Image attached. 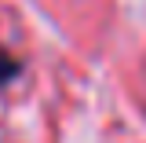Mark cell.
Returning <instances> with one entry per match:
<instances>
[{
    "label": "cell",
    "instance_id": "obj_1",
    "mask_svg": "<svg viewBox=\"0 0 146 143\" xmlns=\"http://www.w3.org/2000/svg\"><path fill=\"white\" fill-rule=\"evenodd\" d=\"M15 70H18V62H11V59L0 55V77H7V73H15Z\"/></svg>",
    "mask_w": 146,
    "mask_h": 143
}]
</instances>
